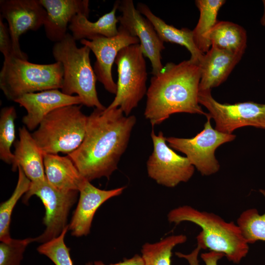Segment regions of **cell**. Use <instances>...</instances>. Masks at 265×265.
<instances>
[{
  "instance_id": "6da1fadb",
  "label": "cell",
  "mask_w": 265,
  "mask_h": 265,
  "mask_svg": "<svg viewBox=\"0 0 265 265\" xmlns=\"http://www.w3.org/2000/svg\"><path fill=\"white\" fill-rule=\"evenodd\" d=\"M136 122L134 115L126 116L119 107L94 109L87 117L82 143L68 155L86 180L109 178L117 169Z\"/></svg>"
},
{
  "instance_id": "7a4b0ae2",
  "label": "cell",
  "mask_w": 265,
  "mask_h": 265,
  "mask_svg": "<svg viewBox=\"0 0 265 265\" xmlns=\"http://www.w3.org/2000/svg\"><path fill=\"white\" fill-rule=\"evenodd\" d=\"M200 78L199 64L189 59L167 63L151 78L144 114L153 127L174 113L206 116L198 101Z\"/></svg>"
},
{
  "instance_id": "3957f363",
  "label": "cell",
  "mask_w": 265,
  "mask_h": 265,
  "mask_svg": "<svg viewBox=\"0 0 265 265\" xmlns=\"http://www.w3.org/2000/svg\"><path fill=\"white\" fill-rule=\"evenodd\" d=\"M167 219L176 224L188 221L197 225L202 230L196 237L197 246L201 249L222 253L234 264H239L248 253V244L238 225L225 221L214 213L185 205L171 210Z\"/></svg>"
},
{
  "instance_id": "277c9868",
  "label": "cell",
  "mask_w": 265,
  "mask_h": 265,
  "mask_svg": "<svg viewBox=\"0 0 265 265\" xmlns=\"http://www.w3.org/2000/svg\"><path fill=\"white\" fill-rule=\"evenodd\" d=\"M90 49L86 46L79 48L71 34L67 33L60 41L54 43L52 54L55 60L63 67L61 91L65 94H76L82 105L105 110L97 95V80L90 59Z\"/></svg>"
},
{
  "instance_id": "5b68a950",
  "label": "cell",
  "mask_w": 265,
  "mask_h": 265,
  "mask_svg": "<svg viewBox=\"0 0 265 265\" xmlns=\"http://www.w3.org/2000/svg\"><path fill=\"white\" fill-rule=\"evenodd\" d=\"M63 72L60 62L41 64L10 57L4 59L0 88L8 100L15 102L26 94L61 89Z\"/></svg>"
},
{
  "instance_id": "8992f818",
  "label": "cell",
  "mask_w": 265,
  "mask_h": 265,
  "mask_svg": "<svg viewBox=\"0 0 265 265\" xmlns=\"http://www.w3.org/2000/svg\"><path fill=\"white\" fill-rule=\"evenodd\" d=\"M87 117L81 105L61 107L47 115L31 133L43 156L76 150L84 139Z\"/></svg>"
},
{
  "instance_id": "52a82bcc",
  "label": "cell",
  "mask_w": 265,
  "mask_h": 265,
  "mask_svg": "<svg viewBox=\"0 0 265 265\" xmlns=\"http://www.w3.org/2000/svg\"><path fill=\"white\" fill-rule=\"evenodd\" d=\"M115 63L118 72L117 92L113 101L106 108L119 107L126 116H129L147 91L146 63L139 44L123 48L118 53Z\"/></svg>"
},
{
  "instance_id": "ba28073f",
  "label": "cell",
  "mask_w": 265,
  "mask_h": 265,
  "mask_svg": "<svg viewBox=\"0 0 265 265\" xmlns=\"http://www.w3.org/2000/svg\"><path fill=\"white\" fill-rule=\"evenodd\" d=\"M206 117L204 129L193 137H166L169 146L184 153L203 176H209L219 170L220 165L215 157L216 149L236 138L235 134L222 133L213 129L208 113Z\"/></svg>"
},
{
  "instance_id": "9c48e42d",
  "label": "cell",
  "mask_w": 265,
  "mask_h": 265,
  "mask_svg": "<svg viewBox=\"0 0 265 265\" xmlns=\"http://www.w3.org/2000/svg\"><path fill=\"white\" fill-rule=\"evenodd\" d=\"M198 101L208 110L218 132L232 134L235 130L245 126L265 129V104L252 101L221 104L213 98L211 90L199 91Z\"/></svg>"
},
{
  "instance_id": "30bf717a",
  "label": "cell",
  "mask_w": 265,
  "mask_h": 265,
  "mask_svg": "<svg viewBox=\"0 0 265 265\" xmlns=\"http://www.w3.org/2000/svg\"><path fill=\"white\" fill-rule=\"evenodd\" d=\"M78 191H63L52 186L46 179L31 182L28 190L24 194L23 201L26 203L33 195L38 197L43 203L45 214L43 223L44 232L35 238V241L45 243L59 236L68 225L67 217L72 206L76 202Z\"/></svg>"
},
{
  "instance_id": "8fae6325",
  "label": "cell",
  "mask_w": 265,
  "mask_h": 265,
  "mask_svg": "<svg viewBox=\"0 0 265 265\" xmlns=\"http://www.w3.org/2000/svg\"><path fill=\"white\" fill-rule=\"evenodd\" d=\"M153 151L147 161L148 176L157 184L174 187L187 182L193 176L195 167L186 157L177 154L166 143L163 132L151 133Z\"/></svg>"
},
{
  "instance_id": "7c38bea8",
  "label": "cell",
  "mask_w": 265,
  "mask_h": 265,
  "mask_svg": "<svg viewBox=\"0 0 265 265\" xmlns=\"http://www.w3.org/2000/svg\"><path fill=\"white\" fill-rule=\"evenodd\" d=\"M118 10L122 13L117 17L119 26L139 39L143 55L150 61L152 74H158L163 67L161 53L165 49L164 42L152 23L135 7L133 0L120 1Z\"/></svg>"
},
{
  "instance_id": "4fadbf2b",
  "label": "cell",
  "mask_w": 265,
  "mask_h": 265,
  "mask_svg": "<svg viewBox=\"0 0 265 265\" xmlns=\"http://www.w3.org/2000/svg\"><path fill=\"white\" fill-rule=\"evenodd\" d=\"M0 16L7 22L15 57L27 60L28 56L20 48V37L44 26L46 9L39 0H0Z\"/></svg>"
},
{
  "instance_id": "5bb4252c",
  "label": "cell",
  "mask_w": 265,
  "mask_h": 265,
  "mask_svg": "<svg viewBox=\"0 0 265 265\" xmlns=\"http://www.w3.org/2000/svg\"><path fill=\"white\" fill-rule=\"evenodd\" d=\"M118 28V33L113 37L98 36L80 41L82 45L93 52L96 57L93 69L97 80L107 91L113 94L116 93L117 84L112 77V68L118 53L127 46L139 44V39L123 27L119 26Z\"/></svg>"
},
{
  "instance_id": "9a60e30c",
  "label": "cell",
  "mask_w": 265,
  "mask_h": 265,
  "mask_svg": "<svg viewBox=\"0 0 265 265\" xmlns=\"http://www.w3.org/2000/svg\"><path fill=\"white\" fill-rule=\"evenodd\" d=\"M15 102L26 110L22 122L29 131L35 129L47 115L58 108L82 105L80 97L65 94L58 89L26 94Z\"/></svg>"
},
{
  "instance_id": "2e32d148",
  "label": "cell",
  "mask_w": 265,
  "mask_h": 265,
  "mask_svg": "<svg viewBox=\"0 0 265 265\" xmlns=\"http://www.w3.org/2000/svg\"><path fill=\"white\" fill-rule=\"evenodd\" d=\"M125 187L110 189L98 188L86 180L79 190L80 198L69 226L72 236H86L89 233L92 222L98 208L112 197L121 195Z\"/></svg>"
},
{
  "instance_id": "e0dca14e",
  "label": "cell",
  "mask_w": 265,
  "mask_h": 265,
  "mask_svg": "<svg viewBox=\"0 0 265 265\" xmlns=\"http://www.w3.org/2000/svg\"><path fill=\"white\" fill-rule=\"evenodd\" d=\"M39 1L47 12L43 26L46 36L55 43L65 37L68 26L76 15L81 14L88 17L90 12L88 0Z\"/></svg>"
},
{
  "instance_id": "ac0fdd59",
  "label": "cell",
  "mask_w": 265,
  "mask_h": 265,
  "mask_svg": "<svg viewBox=\"0 0 265 265\" xmlns=\"http://www.w3.org/2000/svg\"><path fill=\"white\" fill-rule=\"evenodd\" d=\"M242 57L211 47L199 63L201 71L199 91L211 90L224 82Z\"/></svg>"
},
{
  "instance_id": "d6986e66",
  "label": "cell",
  "mask_w": 265,
  "mask_h": 265,
  "mask_svg": "<svg viewBox=\"0 0 265 265\" xmlns=\"http://www.w3.org/2000/svg\"><path fill=\"white\" fill-rule=\"evenodd\" d=\"M19 139L14 143V162L12 169L20 167L31 182L45 181L44 156L28 130L25 126L19 130Z\"/></svg>"
},
{
  "instance_id": "ffe728a7",
  "label": "cell",
  "mask_w": 265,
  "mask_h": 265,
  "mask_svg": "<svg viewBox=\"0 0 265 265\" xmlns=\"http://www.w3.org/2000/svg\"><path fill=\"white\" fill-rule=\"evenodd\" d=\"M44 165L47 180L60 190L79 191L86 180L68 155L45 154Z\"/></svg>"
},
{
  "instance_id": "44dd1931",
  "label": "cell",
  "mask_w": 265,
  "mask_h": 265,
  "mask_svg": "<svg viewBox=\"0 0 265 265\" xmlns=\"http://www.w3.org/2000/svg\"><path fill=\"white\" fill-rule=\"evenodd\" d=\"M136 9L152 23L162 42L175 43L186 47L191 55L189 59L199 63L204 54L197 49L194 43L192 30L187 28L178 29L167 24L155 15L144 3H138Z\"/></svg>"
},
{
  "instance_id": "7402d4cb",
  "label": "cell",
  "mask_w": 265,
  "mask_h": 265,
  "mask_svg": "<svg viewBox=\"0 0 265 265\" xmlns=\"http://www.w3.org/2000/svg\"><path fill=\"white\" fill-rule=\"evenodd\" d=\"M120 0L116 1L111 10L100 17L95 22H91L86 16L81 14L76 15L68 28L75 40H90L91 38L102 36L111 37L118 33L117 24L119 23L116 16Z\"/></svg>"
},
{
  "instance_id": "603a6c76",
  "label": "cell",
  "mask_w": 265,
  "mask_h": 265,
  "mask_svg": "<svg viewBox=\"0 0 265 265\" xmlns=\"http://www.w3.org/2000/svg\"><path fill=\"white\" fill-rule=\"evenodd\" d=\"M210 40L211 47L242 56L247 47L245 29L229 21H218L211 32Z\"/></svg>"
},
{
  "instance_id": "cb8c5ba5",
  "label": "cell",
  "mask_w": 265,
  "mask_h": 265,
  "mask_svg": "<svg viewBox=\"0 0 265 265\" xmlns=\"http://www.w3.org/2000/svg\"><path fill=\"white\" fill-rule=\"evenodd\" d=\"M224 0H196V6L200 12L198 21L192 30L194 43L203 54L211 48V32L218 22L217 16Z\"/></svg>"
},
{
  "instance_id": "d4e9b609",
  "label": "cell",
  "mask_w": 265,
  "mask_h": 265,
  "mask_svg": "<svg viewBox=\"0 0 265 265\" xmlns=\"http://www.w3.org/2000/svg\"><path fill=\"white\" fill-rule=\"evenodd\" d=\"M187 239V237L185 235H174L155 243H144L141 249L143 265H172L173 248L179 244L184 243Z\"/></svg>"
},
{
  "instance_id": "484cf974",
  "label": "cell",
  "mask_w": 265,
  "mask_h": 265,
  "mask_svg": "<svg viewBox=\"0 0 265 265\" xmlns=\"http://www.w3.org/2000/svg\"><path fill=\"white\" fill-rule=\"evenodd\" d=\"M19 175L16 186L10 196L0 206V240L6 241L11 238L10 225L13 210L19 199L29 189L31 181L20 167H18Z\"/></svg>"
},
{
  "instance_id": "4316f807",
  "label": "cell",
  "mask_w": 265,
  "mask_h": 265,
  "mask_svg": "<svg viewBox=\"0 0 265 265\" xmlns=\"http://www.w3.org/2000/svg\"><path fill=\"white\" fill-rule=\"evenodd\" d=\"M260 191L265 198V190ZM237 224L248 244L258 240L265 241V212L261 214L255 208L247 209L240 213Z\"/></svg>"
},
{
  "instance_id": "83f0119b",
  "label": "cell",
  "mask_w": 265,
  "mask_h": 265,
  "mask_svg": "<svg viewBox=\"0 0 265 265\" xmlns=\"http://www.w3.org/2000/svg\"><path fill=\"white\" fill-rule=\"evenodd\" d=\"M16 111L13 106L1 109L0 113V159L4 162L13 164L14 155L11 148L15 138V120Z\"/></svg>"
},
{
  "instance_id": "f1b7e54d",
  "label": "cell",
  "mask_w": 265,
  "mask_h": 265,
  "mask_svg": "<svg viewBox=\"0 0 265 265\" xmlns=\"http://www.w3.org/2000/svg\"><path fill=\"white\" fill-rule=\"evenodd\" d=\"M68 225L57 237L42 243L37 249L41 254L48 257L55 265H73L70 249L64 242Z\"/></svg>"
},
{
  "instance_id": "f546056e",
  "label": "cell",
  "mask_w": 265,
  "mask_h": 265,
  "mask_svg": "<svg viewBox=\"0 0 265 265\" xmlns=\"http://www.w3.org/2000/svg\"><path fill=\"white\" fill-rule=\"evenodd\" d=\"M35 238L13 239L0 243V265H20L26 246Z\"/></svg>"
},
{
  "instance_id": "4dcf8cb0",
  "label": "cell",
  "mask_w": 265,
  "mask_h": 265,
  "mask_svg": "<svg viewBox=\"0 0 265 265\" xmlns=\"http://www.w3.org/2000/svg\"><path fill=\"white\" fill-rule=\"evenodd\" d=\"M0 51L4 58L15 57L12 40L8 25L4 23L0 16Z\"/></svg>"
},
{
  "instance_id": "1f68e13d",
  "label": "cell",
  "mask_w": 265,
  "mask_h": 265,
  "mask_svg": "<svg viewBox=\"0 0 265 265\" xmlns=\"http://www.w3.org/2000/svg\"><path fill=\"white\" fill-rule=\"evenodd\" d=\"M86 265H143V261L141 256L138 254L134 255L129 259H125L122 262L115 264L106 265L101 261H95L93 264L88 263Z\"/></svg>"
},
{
  "instance_id": "d6a6232c",
  "label": "cell",
  "mask_w": 265,
  "mask_h": 265,
  "mask_svg": "<svg viewBox=\"0 0 265 265\" xmlns=\"http://www.w3.org/2000/svg\"><path fill=\"white\" fill-rule=\"evenodd\" d=\"M201 249L198 246L189 254H184L181 252H175V255L180 258L186 260L189 265H200L198 256Z\"/></svg>"
},
{
  "instance_id": "836d02e7",
  "label": "cell",
  "mask_w": 265,
  "mask_h": 265,
  "mask_svg": "<svg viewBox=\"0 0 265 265\" xmlns=\"http://www.w3.org/2000/svg\"><path fill=\"white\" fill-rule=\"evenodd\" d=\"M224 256L222 253L212 251L202 253L200 255L206 265H218V261Z\"/></svg>"
},
{
  "instance_id": "e575fe53",
  "label": "cell",
  "mask_w": 265,
  "mask_h": 265,
  "mask_svg": "<svg viewBox=\"0 0 265 265\" xmlns=\"http://www.w3.org/2000/svg\"><path fill=\"white\" fill-rule=\"evenodd\" d=\"M262 1L264 6V11L260 20V23L262 26H265V0H263Z\"/></svg>"
}]
</instances>
